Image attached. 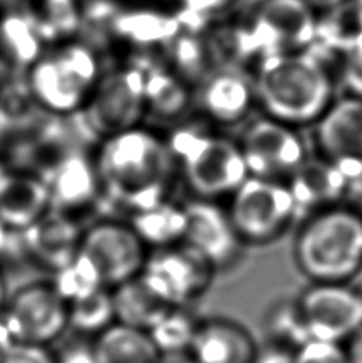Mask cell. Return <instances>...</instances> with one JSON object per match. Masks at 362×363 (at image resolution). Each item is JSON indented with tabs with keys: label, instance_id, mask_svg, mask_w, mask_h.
Segmentation results:
<instances>
[{
	"label": "cell",
	"instance_id": "33",
	"mask_svg": "<svg viewBox=\"0 0 362 363\" xmlns=\"http://www.w3.org/2000/svg\"><path fill=\"white\" fill-rule=\"evenodd\" d=\"M53 287L67 304L93 294L94 290L106 289L94 269L79 254L66 268L56 271Z\"/></svg>",
	"mask_w": 362,
	"mask_h": 363
},
{
	"label": "cell",
	"instance_id": "30",
	"mask_svg": "<svg viewBox=\"0 0 362 363\" xmlns=\"http://www.w3.org/2000/svg\"><path fill=\"white\" fill-rule=\"evenodd\" d=\"M324 23H318V37L327 47L344 50L345 53L362 38V15L353 0L327 10Z\"/></svg>",
	"mask_w": 362,
	"mask_h": 363
},
{
	"label": "cell",
	"instance_id": "25",
	"mask_svg": "<svg viewBox=\"0 0 362 363\" xmlns=\"http://www.w3.org/2000/svg\"><path fill=\"white\" fill-rule=\"evenodd\" d=\"M131 228L141 241L155 249L171 247L184 241L185 207L171 201L133 213Z\"/></svg>",
	"mask_w": 362,
	"mask_h": 363
},
{
	"label": "cell",
	"instance_id": "17",
	"mask_svg": "<svg viewBox=\"0 0 362 363\" xmlns=\"http://www.w3.org/2000/svg\"><path fill=\"white\" fill-rule=\"evenodd\" d=\"M45 182L50 188V209L64 216L92 206L101 191L96 164L77 148L57 163Z\"/></svg>",
	"mask_w": 362,
	"mask_h": 363
},
{
	"label": "cell",
	"instance_id": "28",
	"mask_svg": "<svg viewBox=\"0 0 362 363\" xmlns=\"http://www.w3.org/2000/svg\"><path fill=\"white\" fill-rule=\"evenodd\" d=\"M202 320L187 306H174L148 335L160 352L190 351Z\"/></svg>",
	"mask_w": 362,
	"mask_h": 363
},
{
	"label": "cell",
	"instance_id": "4",
	"mask_svg": "<svg viewBox=\"0 0 362 363\" xmlns=\"http://www.w3.org/2000/svg\"><path fill=\"white\" fill-rule=\"evenodd\" d=\"M174 158L180 160L187 184L202 199L234 194L249 177L241 147L214 135L179 131L170 142Z\"/></svg>",
	"mask_w": 362,
	"mask_h": 363
},
{
	"label": "cell",
	"instance_id": "2",
	"mask_svg": "<svg viewBox=\"0 0 362 363\" xmlns=\"http://www.w3.org/2000/svg\"><path fill=\"white\" fill-rule=\"evenodd\" d=\"M294 257L312 282H348L362 269V216L340 206L312 213L297 235Z\"/></svg>",
	"mask_w": 362,
	"mask_h": 363
},
{
	"label": "cell",
	"instance_id": "41",
	"mask_svg": "<svg viewBox=\"0 0 362 363\" xmlns=\"http://www.w3.org/2000/svg\"><path fill=\"white\" fill-rule=\"evenodd\" d=\"M157 363H197L190 351L180 352H160Z\"/></svg>",
	"mask_w": 362,
	"mask_h": 363
},
{
	"label": "cell",
	"instance_id": "6",
	"mask_svg": "<svg viewBox=\"0 0 362 363\" xmlns=\"http://www.w3.org/2000/svg\"><path fill=\"white\" fill-rule=\"evenodd\" d=\"M229 216L243 242L263 244L287 228L297 207L287 185L249 176L234 193Z\"/></svg>",
	"mask_w": 362,
	"mask_h": 363
},
{
	"label": "cell",
	"instance_id": "38",
	"mask_svg": "<svg viewBox=\"0 0 362 363\" xmlns=\"http://www.w3.org/2000/svg\"><path fill=\"white\" fill-rule=\"evenodd\" d=\"M56 363H98L93 346L85 342H70L57 355Z\"/></svg>",
	"mask_w": 362,
	"mask_h": 363
},
{
	"label": "cell",
	"instance_id": "26",
	"mask_svg": "<svg viewBox=\"0 0 362 363\" xmlns=\"http://www.w3.org/2000/svg\"><path fill=\"white\" fill-rule=\"evenodd\" d=\"M263 328L268 342L295 352L313 340L297 300H281L271 304L263 317Z\"/></svg>",
	"mask_w": 362,
	"mask_h": 363
},
{
	"label": "cell",
	"instance_id": "12",
	"mask_svg": "<svg viewBox=\"0 0 362 363\" xmlns=\"http://www.w3.org/2000/svg\"><path fill=\"white\" fill-rule=\"evenodd\" d=\"M241 152L249 176L278 180L290 177L305 161L303 140L276 120H257L244 134Z\"/></svg>",
	"mask_w": 362,
	"mask_h": 363
},
{
	"label": "cell",
	"instance_id": "20",
	"mask_svg": "<svg viewBox=\"0 0 362 363\" xmlns=\"http://www.w3.org/2000/svg\"><path fill=\"white\" fill-rule=\"evenodd\" d=\"M190 352L197 363H252L257 345L240 323L211 319L199 323Z\"/></svg>",
	"mask_w": 362,
	"mask_h": 363
},
{
	"label": "cell",
	"instance_id": "43",
	"mask_svg": "<svg viewBox=\"0 0 362 363\" xmlns=\"http://www.w3.org/2000/svg\"><path fill=\"white\" fill-rule=\"evenodd\" d=\"M11 230L6 228V226L0 222V255L9 254L15 247V238L11 235Z\"/></svg>",
	"mask_w": 362,
	"mask_h": 363
},
{
	"label": "cell",
	"instance_id": "47",
	"mask_svg": "<svg viewBox=\"0 0 362 363\" xmlns=\"http://www.w3.org/2000/svg\"><path fill=\"white\" fill-rule=\"evenodd\" d=\"M0 176H2V171H0Z\"/></svg>",
	"mask_w": 362,
	"mask_h": 363
},
{
	"label": "cell",
	"instance_id": "10",
	"mask_svg": "<svg viewBox=\"0 0 362 363\" xmlns=\"http://www.w3.org/2000/svg\"><path fill=\"white\" fill-rule=\"evenodd\" d=\"M146 108V72L136 67L106 75L94 86L87 123L96 134L114 135L136 128Z\"/></svg>",
	"mask_w": 362,
	"mask_h": 363
},
{
	"label": "cell",
	"instance_id": "39",
	"mask_svg": "<svg viewBox=\"0 0 362 363\" xmlns=\"http://www.w3.org/2000/svg\"><path fill=\"white\" fill-rule=\"evenodd\" d=\"M346 354L350 363H362V327L348 340Z\"/></svg>",
	"mask_w": 362,
	"mask_h": 363
},
{
	"label": "cell",
	"instance_id": "16",
	"mask_svg": "<svg viewBox=\"0 0 362 363\" xmlns=\"http://www.w3.org/2000/svg\"><path fill=\"white\" fill-rule=\"evenodd\" d=\"M82 236L80 225L72 217L50 209L19 233V247L43 268L56 272L74 260Z\"/></svg>",
	"mask_w": 362,
	"mask_h": 363
},
{
	"label": "cell",
	"instance_id": "22",
	"mask_svg": "<svg viewBox=\"0 0 362 363\" xmlns=\"http://www.w3.org/2000/svg\"><path fill=\"white\" fill-rule=\"evenodd\" d=\"M112 300L115 319L119 320V323L144 330V332H150L174 308L155 294L142 281L141 276H136L115 287L112 291Z\"/></svg>",
	"mask_w": 362,
	"mask_h": 363
},
{
	"label": "cell",
	"instance_id": "46",
	"mask_svg": "<svg viewBox=\"0 0 362 363\" xmlns=\"http://www.w3.org/2000/svg\"><path fill=\"white\" fill-rule=\"evenodd\" d=\"M353 2H354V5L358 6V10H359V13L362 15V0H353Z\"/></svg>",
	"mask_w": 362,
	"mask_h": 363
},
{
	"label": "cell",
	"instance_id": "8",
	"mask_svg": "<svg viewBox=\"0 0 362 363\" xmlns=\"http://www.w3.org/2000/svg\"><path fill=\"white\" fill-rule=\"evenodd\" d=\"M98 274L106 289L141 274L147 260V245L136 235L131 225L102 222L82 236L77 252Z\"/></svg>",
	"mask_w": 362,
	"mask_h": 363
},
{
	"label": "cell",
	"instance_id": "44",
	"mask_svg": "<svg viewBox=\"0 0 362 363\" xmlns=\"http://www.w3.org/2000/svg\"><path fill=\"white\" fill-rule=\"evenodd\" d=\"M307 2L313 6L314 10H331L335 6L344 4L345 0H307Z\"/></svg>",
	"mask_w": 362,
	"mask_h": 363
},
{
	"label": "cell",
	"instance_id": "13",
	"mask_svg": "<svg viewBox=\"0 0 362 363\" xmlns=\"http://www.w3.org/2000/svg\"><path fill=\"white\" fill-rule=\"evenodd\" d=\"M184 244L203 255L216 269L234 263L240 255L243 241L231 223L229 211L211 199L185 203Z\"/></svg>",
	"mask_w": 362,
	"mask_h": 363
},
{
	"label": "cell",
	"instance_id": "5",
	"mask_svg": "<svg viewBox=\"0 0 362 363\" xmlns=\"http://www.w3.org/2000/svg\"><path fill=\"white\" fill-rule=\"evenodd\" d=\"M98 75L93 50L83 43H67L29 69L28 89L48 112L72 113L85 104Z\"/></svg>",
	"mask_w": 362,
	"mask_h": 363
},
{
	"label": "cell",
	"instance_id": "36",
	"mask_svg": "<svg viewBox=\"0 0 362 363\" xmlns=\"http://www.w3.org/2000/svg\"><path fill=\"white\" fill-rule=\"evenodd\" d=\"M4 363H56V357L45 346L15 342Z\"/></svg>",
	"mask_w": 362,
	"mask_h": 363
},
{
	"label": "cell",
	"instance_id": "3",
	"mask_svg": "<svg viewBox=\"0 0 362 363\" xmlns=\"http://www.w3.org/2000/svg\"><path fill=\"white\" fill-rule=\"evenodd\" d=\"M254 88L265 108L289 123L319 118L332 93L327 70L308 53H270L258 69Z\"/></svg>",
	"mask_w": 362,
	"mask_h": 363
},
{
	"label": "cell",
	"instance_id": "35",
	"mask_svg": "<svg viewBox=\"0 0 362 363\" xmlns=\"http://www.w3.org/2000/svg\"><path fill=\"white\" fill-rule=\"evenodd\" d=\"M344 79L353 94L362 99V38L346 51Z\"/></svg>",
	"mask_w": 362,
	"mask_h": 363
},
{
	"label": "cell",
	"instance_id": "37",
	"mask_svg": "<svg viewBox=\"0 0 362 363\" xmlns=\"http://www.w3.org/2000/svg\"><path fill=\"white\" fill-rule=\"evenodd\" d=\"M295 354V351L267 341L263 346H257L256 357L252 363H297Z\"/></svg>",
	"mask_w": 362,
	"mask_h": 363
},
{
	"label": "cell",
	"instance_id": "23",
	"mask_svg": "<svg viewBox=\"0 0 362 363\" xmlns=\"http://www.w3.org/2000/svg\"><path fill=\"white\" fill-rule=\"evenodd\" d=\"M40 53L42 37L28 16L9 13L0 19V67L10 72L29 70Z\"/></svg>",
	"mask_w": 362,
	"mask_h": 363
},
{
	"label": "cell",
	"instance_id": "24",
	"mask_svg": "<svg viewBox=\"0 0 362 363\" xmlns=\"http://www.w3.org/2000/svg\"><path fill=\"white\" fill-rule=\"evenodd\" d=\"M93 349L98 363H157L160 357L148 332L123 323L101 332Z\"/></svg>",
	"mask_w": 362,
	"mask_h": 363
},
{
	"label": "cell",
	"instance_id": "14",
	"mask_svg": "<svg viewBox=\"0 0 362 363\" xmlns=\"http://www.w3.org/2000/svg\"><path fill=\"white\" fill-rule=\"evenodd\" d=\"M260 48L270 53L302 48L318 37L314 9L307 0H263L252 26Z\"/></svg>",
	"mask_w": 362,
	"mask_h": 363
},
{
	"label": "cell",
	"instance_id": "31",
	"mask_svg": "<svg viewBox=\"0 0 362 363\" xmlns=\"http://www.w3.org/2000/svg\"><path fill=\"white\" fill-rule=\"evenodd\" d=\"M146 72V106L161 116H174L182 112L189 102L184 83L161 69Z\"/></svg>",
	"mask_w": 362,
	"mask_h": 363
},
{
	"label": "cell",
	"instance_id": "9",
	"mask_svg": "<svg viewBox=\"0 0 362 363\" xmlns=\"http://www.w3.org/2000/svg\"><path fill=\"white\" fill-rule=\"evenodd\" d=\"M297 301L313 340L341 345L362 327V291L346 282H313Z\"/></svg>",
	"mask_w": 362,
	"mask_h": 363
},
{
	"label": "cell",
	"instance_id": "40",
	"mask_svg": "<svg viewBox=\"0 0 362 363\" xmlns=\"http://www.w3.org/2000/svg\"><path fill=\"white\" fill-rule=\"evenodd\" d=\"M13 346H15V340H13L11 333L6 328L2 317H0V363H4Z\"/></svg>",
	"mask_w": 362,
	"mask_h": 363
},
{
	"label": "cell",
	"instance_id": "1",
	"mask_svg": "<svg viewBox=\"0 0 362 363\" xmlns=\"http://www.w3.org/2000/svg\"><path fill=\"white\" fill-rule=\"evenodd\" d=\"M174 160L170 145L144 129L109 135L96 163L101 190L133 213L157 206L170 191Z\"/></svg>",
	"mask_w": 362,
	"mask_h": 363
},
{
	"label": "cell",
	"instance_id": "15",
	"mask_svg": "<svg viewBox=\"0 0 362 363\" xmlns=\"http://www.w3.org/2000/svg\"><path fill=\"white\" fill-rule=\"evenodd\" d=\"M318 139L327 160L353 182L362 177V99L350 97L321 115Z\"/></svg>",
	"mask_w": 362,
	"mask_h": 363
},
{
	"label": "cell",
	"instance_id": "7",
	"mask_svg": "<svg viewBox=\"0 0 362 363\" xmlns=\"http://www.w3.org/2000/svg\"><path fill=\"white\" fill-rule=\"evenodd\" d=\"M216 271L203 255L180 242L155 249L139 276L168 304L189 306L208 290Z\"/></svg>",
	"mask_w": 362,
	"mask_h": 363
},
{
	"label": "cell",
	"instance_id": "45",
	"mask_svg": "<svg viewBox=\"0 0 362 363\" xmlns=\"http://www.w3.org/2000/svg\"><path fill=\"white\" fill-rule=\"evenodd\" d=\"M5 298H6V287L2 274H0V311L5 306Z\"/></svg>",
	"mask_w": 362,
	"mask_h": 363
},
{
	"label": "cell",
	"instance_id": "42",
	"mask_svg": "<svg viewBox=\"0 0 362 363\" xmlns=\"http://www.w3.org/2000/svg\"><path fill=\"white\" fill-rule=\"evenodd\" d=\"M187 9L193 11H206V10H216L221 9L229 0H184Z\"/></svg>",
	"mask_w": 362,
	"mask_h": 363
},
{
	"label": "cell",
	"instance_id": "11",
	"mask_svg": "<svg viewBox=\"0 0 362 363\" xmlns=\"http://www.w3.org/2000/svg\"><path fill=\"white\" fill-rule=\"evenodd\" d=\"M2 320L15 342L45 346L69 327L67 303L53 285L31 284L13 295Z\"/></svg>",
	"mask_w": 362,
	"mask_h": 363
},
{
	"label": "cell",
	"instance_id": "34",
	"mask_svg": "<svg viewBox=\"0 0 362 363\" xmlns=\"http://www.w3.org/2000/svg\"><path fill=\"white\" fill-rule=\"evenodd\" d=\"M297 363H350L346 349L337 342L312 340L295 354Z\"/></svg>",
	"mask_w": 362,
	"mask_h": 363
},
{
	"label": "cell",
	"instance_id": "27",
	"mask_svg": "<svg viewBox=\"0 0 362 363\" xmlns=\"http://www.w3.org/2000/svg\"><path fill=\"white\" fill-rule=\"evenodd\" d=\"M29 21L42 38L70 35L80 28V9L77 0H29Z\"/></svg>",
	"mask_w": 362,
	"mask_h": 363
},
{
	"label": "cell",
	"instance_id": "19",
	"mask_svg": "<svg viewBox=\"0 0 362 363\" xmlns=\"http://www.w3.org/2000/svg\"><path fill=\"white\" fill-rule=\"evenodd\" d=\"M50 211L48 184L37 174L2 172L0 222L11 231H24Z\"/></svg>",
	"mask_w": 362,
	"mask_h": 363
},
{
	"label": "cell",
	"instance_id": "21",
	"mask_svg": "<svg viewBox=\"0 0 362 363\" xmlns=\"http://www.w3.org/2000/svg\"><path fill=\"white\" fill-rule=\"evenodd\" d=\"M256 88L235 67H224L211 74L202 89V106L216 120L230 123L246 115Z\"/></svg>",
	"mask_w": 362,
	"mask_h": 363
},
{
	"label": "cell",
	"instance_id": "32",
	"mask_svg": "<svg viewBox=\"0 0 362 363\" xmlns=\"http://www.w3.org/2000/svg\"><path fill=\"white\" fill-rule=\"evenodd\" d=\"M114 30L119 37L134 43H153L170 37L176 30L172 19L152 11H126L115 16Z\"/></svg>",
	"mask_w": 362,
	"mask_h": 363
},
{
	"label": "cell",
	"instance_id": "29",
	"mask_svg": "<svg viewBox=\"0 0 362 363\" xmlns=\"http://www.w3.org/2000/svg\"><path fill=\"white\" fill-rule=\"evenodd\" d=\"M69 327L80 333H101L115 319L111 289H98L93 294L67 304Z\"/></svg>",
	"mask_w": 362,
	"mask_h": 363
},
{
	"label": "cell",
	"instance_id": "18",
	"mask_svg": "<svg viewBox=\"0 0 362 363\" xmlns=\"http://www.w3.org/2000/svg\"><path fill=\"white\" fill-rule=\"evenodd\" d=\"M297 213L331 209L346 196L350 180L331 160L307 158L289 177Z\"/></svg>",
	"mask_w": 362,
	"mask_h": 363
}]
</instances>
